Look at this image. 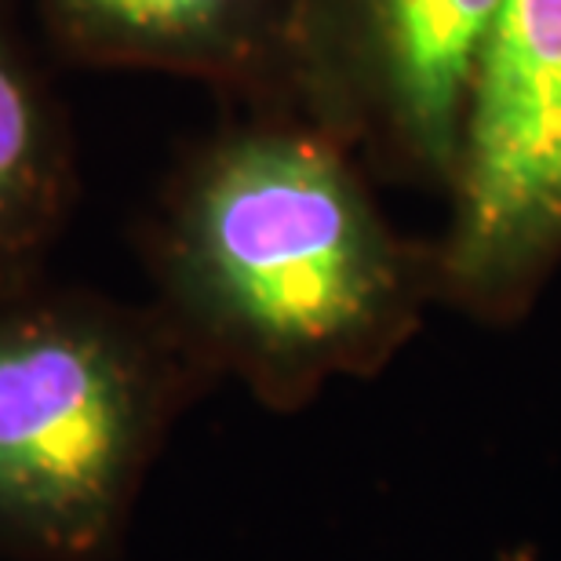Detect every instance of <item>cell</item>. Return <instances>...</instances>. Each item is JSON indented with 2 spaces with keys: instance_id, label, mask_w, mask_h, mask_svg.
<instances>
[{
  "instance_id": "8992f818",
  "label": "cell",
  "mask_w": 561,
  "mask_h": 561,
  "mask_svg": "<svg viewBox=\"0 0 561 561\" xmlns=\"http://www.w3.org/2000/svg\"><path fill=\"white\" fill-rule=\"evenodd\" d=\"M70 201V131L0 4V299L30 285Z\"/></svg>"
},
{
  "instance_id": "5b68a950",
  "label": "cell",
  "mask_w": 561,
  "mask_h": 561,
  "mask_svg": "<svg viewBox=\"0 0 561 561\" xmlns=\"http://www.w3.org/2000/svg\"><path fill=\"white\" fill-rule=\"evenodd\" d=\"M51 37L88 66L157 70L280 110L291 0H37Z\"/></svg>"
},
{
  "instance_id": "277c9868",
  "label": "cell",
  "mask_w": 561,
  "mask_h": 561,
  "mask_svg": "<svg viewBox=\"0 0 561 561\" xmlns=\"http://www.w3.org/2000/svg\"><path fill=\"white\" fill-rule=\"evenodd\" d=\"M503 0H291L285 95L394 183L448 190Z\"/></svg>"
},
{
  "instance_id": "3957f363",
  "label": "cell",
  "mask_w": 561,
  "mask_h": 561,
  "mask_svg": "<svg viewBox=\"0 0 561 561\" xmlns=\"http://www.w3.org/2000/svg\"><path fill=\"white\" fill-rule=\"evenodd\" d=\"M445 201L442 302L525 318L561 271V0H503Z\"/></svg>"
},
{
  "instance_id": "7a4b0ae2",
  "label": "cell",
  "mask_w": 561,
  "mask_h": 561,
  "mask_svg": "<svg viewBox=\"0 0 561 561\" xmlns=\"http://www.w3.org/2000/svg\"><path fill=\"white\" fill-rule=\"evenodd\" d=\"M205 376L157 307L30 285L0 299V551L106 554Z\"/></svg>"
},
{
  "instance_id": "6da1fadb",
  "label": "cell",
  "mask_w": 561,
  "mask_h": 561,
  "mask_svg": "<svg viewBox=\"0 0 561 561\" xmlns=\"http://www.w3.org/2000/svg\"><path fill=\"white\" fill-rule=\"evenodd\" d=\"M150 274L205 373L274 412L376 376L442 302L434 244L387 219L351 146L285 110L186 153L153 211Z\"/></svg>"
}]
</instances>
